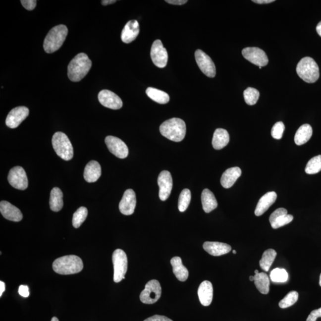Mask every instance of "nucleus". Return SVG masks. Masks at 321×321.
<instances>
[{"label":"nucleus","instance_id":"21","mask_svg":"<svg viewBox=\"0 0 321 321\" xmlns=\"http://www.w3.org/2000/svg\"><path fill=\"white\" fill-rule=\"evenodd\" d=\"M203 248L208 254L214 257L227 254L231 251V247L228 244L217 242H205Z\"/></svg>","mask_w":321,"mask_h":321},{"label":"nucleus","instance_id":"53","mask_svg":"<svg viewBox=\"0 0 321 321\" xmlns=\"http://www.w3.org/2000/svg\"><path fill=\"white\" fill-rule=\"evenodd\" d=\"M255 274H257V273H260V272H259L258 270H255Z\"/></svg>","mask_w":321,"mask_h":321},{"label":"nucleus","instance_id":"48","mask_svg":"<svg viewBox=\"0 0 321 321\" xmlns=\"http://www.w3.org/2000/svg\"><path fill=\"white\" fill-rule=\"evenodd\" d=\"M115 0H103V1H101V3L104 5H107L113 4V3H115Z\"/></svg>","mask_w":321,"mask_h":321},{"label":"nucleus","instance_id":"34","mask_svg":"<svg viewBox=\"0 0 321 321\" xmlns=\"http://www.w3.org/2000/svg\"><path fill=\"white\" fill-rule=\"evenodd\" d=\"M88 211L87 208L84 207H81L77 209L75 213H74L72 219V224L74 228H79L85 221L87 217Z\"/></svg>","mask_w":321,"mask_h":321},{"label":"nucleus","instance_id":"19","mask_svg":"<svg viewBox=\"0 0 321 321\" xmlns=\"http://www.w3.org/2000/svg\"><path fill=\"white\" fill-rule=\"evenodd\" d=\"M0 212L5 219L14 222H19L23 219L21 211L10 202L2 201L0 202Z\"/></svg>","mask_w":321,"mask_h":321},{"label":"nucleus","instance_id":"8","mask_svg":"<svg viewBox=\"0 0 321 321\" xmlns=\"http://www.w3.org/2000/svg\"><path fill=\"white\" fill-rule=\"evenodd\" d=\"M161 296V287L159 281L156 279L147 282L145 288L140 294V300L145 304H154L160 299Z\"/></svg>","mask_w":321,"mask_h":321},{"label":"nucleus","instance_id":"14","mask_svg":"<svg viewBox=\"0 0 321 321\" xmlns=\"http://www.w3.org/2000/svg\"><path fill=\"white\" fill-rule=\"evenodd\" d=\"M29 110L26 107H17L11 110L6 118L5 124L11 129H15L28 117Z\"/></svg>","mask_w":321,"mask_h":321},{"label":"nucleus","instance_id":"50","mask_svg":"<svg viewBox=\"0 0 321 321\" xmlns=\"http://www.w3.org/2000/svg\"><path fill=\"white\" fill-rule=\"evenodd\" d=\"M249 279H250V281H254V276H249Z\"/></svg>","mask_w":321,"mask_h":321},{"label":"nucleus","instance_id":"51","mask_svg":"<svg viewBox=\"0 0 321 321\" xmlns=\"http://www.w3.org/2000/svg\"><path fill=\"white\" fill-rule=\"evenodd\" d=\"M52 321H59L57 318L53 317L52 318Z\"/></svg>","mask_w":321,"mask_h":321},{"label":"nucleus","instance_id":"45","mask_svg":"<svg viewBox=\"0 0 321 321\" xmlns=\"http://www.w3.org/2000/svg\"><path fill=\"white\" fill-rule=\"evenodd\" d=\"M165 2L173 5H183L186 4L187 0H166Z\"/></svg>","mask_w":321,"mask_h":321},{"label":"nucleus","instance_id":"40","mask_svg":"<svg viewBox=\"0 0 321 321\" xmlns=\"http://www.w3.org/2000/svg\"><path fill=\"white\" fill-rule=\"evenodd\" d=\"M285 130V126L281 121L277 122L272 128L271 135L273 138L275 139H280L282 138V135Z\"/></svg>","mask_w":321,"mask_h":321},{"label":"nucleus","instance_id":"25","mask_svg":"<svg viewBox=\"0 0 321 321\" xmlns=\"http://www.w3.org/2000/svg\"><path fill=\"white\" fill-rule=\"evenodd\" d=\"M85 180L88 183H94L99 179L101 175V167L96 160H91L85 168Z\"/></svg>","mask_w":321,"mask_h":321},{"label":"nucleus","instance_id":"42","mask_svg":"<svg viewBox=\"0 0 321 321\" xmlns=\"http://www.w3.org/2000/svg\"><path fill=\"white\" fill-rule=\"evenodd\" d=\"M320 317H321V308L312 311L306 321H316Z\"/></svg>","mask_w":321,"mask_h":321},{"label":"nucleus","instance_id":"52","mask_svg":"<svg viewBox=\"0 0 321 321\" xmlns=\"http://www.w3.org/2000/svg\"><path fill=\"white\" fill-rule=\"evenodd\" d=\"M320 286L321 287V274L320 275Z\"/></svg>","mask_w":321,"mask_h":321},{"label":"nucleus","instance_id":"9","mask_svg":"<svg viewBox=\"0 0 321 321\" xmlns=\"http://www.w3.org/2000/svg\"><path fill=\"white\" fill-rule=\"evenodd\" d=\"M9 183L14 188L24 190L28 188V180L25 169L22 166H14L9 171Z\"/></svg>","mask_w":321,"mask_h":321},{"label":"nucleus","instance_id":"18","mask_svg":"<svg viewBox=\"0 0 321 321\" xmlns=\"http://www.w3.org/2000/svg\"><path fill=\"white\" fill-rule=\"evenodd\" d=\"M293 216L287 214V210L280 208L276 210L269 216V222L273 229H277L289 224L293 221Z\"/></svg>","mask_w":321,"mask_h":321},{"label":"nucleus","instance_id":"12","mask_svg":"<svg viewBox=\"0 0 321 321\" xmlns=\"http://www.w3.org/2000/svg\"><path fill=\"white\" fill-rule=\"evenodd\" d=\"M151 57L153 63L159 68H164L167 64L168 55L161 41L154 42L151 50Z\"/></svg>","mask_w":321,"mask_h":321},{"label":"nucleus","instance_id":"4","mask_svg":"<svg viewBox=\"0 0 321 321\" xmlns=\"http://www.w3.org/2000/svg\"><path fill=\"white\" fill-rule=\"evenodd\" d=\"M68 34V29L66 26L59 25L54 27L48 33L44 42L45 52L52 54L56 52L62 44Z\"/></svg>","mask_w":321,"mask_h":321},{"label":"nucleus","instance_id":"36","mask_svg":"<svg viewBox=\"0 0 321 321\" xmlns=\"http://www.w3.org/2000/svg\"><path fill=\"white\" fill-rule=\"evenodd\" d=\"M191 201V192L190 190L185 189L181 192L179 198H178V210L180 212H184L188 208Z\"/></svg>","mask_w":321,"mask_h":321},{"label":"nucleus","instance_id":"2","mask_svg":"<svg viewBox=\"0 0 321 321\" xmlns=\"http://www.w3.org/2000/svg\"><path fill=\"white\" fill-rule=\"evenodd\" d=\"M160 133L165 138L175 142L182 141L185 138L186 126L185 122L180 118L169 119L160 125Z\"/></svg>","mask_w":321,"mask_h":321},{"label":"nucleus","instance_id":"15","mask_svg":"<svg viewBox=\"0 0 321 321\" xmlns=\"http://www.w3.org/2000/svg\"><path fill=\"white\" fill-rule=\"evenodd\" d=\"M98 100L107 108L112 109H120L123 107L121 98L114 92L104 89L98 94Z\"/></svg>","mask_w":321,"mask_h":321},{"label":"nucleus","instance_id":"24","mask_svg":"<svg viewBox=\"0 0 321 321\" xmlns=\"http://www.w3.org/2000/svg\"><path fill=\"white\" fill-rule=\"evenodd\" d=\"M241 175H242V170L237 166L226 169L221 178L222 186L225 189L230 188L234 185L238 178L241 176Z\"/></svg>","mask_w":321,"mask_h":321},{"label":"nucleus","instance_id":"10","mask_svg":"<svg viewBox=\"0 0 321 321\" xmlns=\"http://www.w3.org/2000/svg\"><path fill=\"white\" fill-rule=\"evenodd\" d=\"M196 62L202 73L209 77H214L216 74L215 65L212 59L203 51L196 50L195 53Z\"/></svg>","mask_w":321,"mask_h":321},{"label":"nucleus","instance_id":"46","mask_svg":"<svg viewBox=\"0 0 321 321\" xmlns=\"http://www.w3.org/2000/svg\"><path fill=\"white\" fill-rule=\"evenodd\" d=\"M253 2L257 3V4H269V3L274 2V0H256V1H252Z\"/></svg>","mask_w":321,"mask_h":321},{"label":"nucleus","instance_id":"47","mask_svg":"<svg viewBox=\"0 0 321 321\" xmlns=\"http://www.w3.org/2000/svg\"><path fill=\"white\" fill-rule=\"evenodd\" d=\"M5 289V287L4 282L2 281H0V297L2 296V293H4Z\"/></svg>","mask_w":321,"mask_h":321},{"label":"nucleus","instance_id":"33","mask_svg":"<svg viewBox=\"0 0 321 321\" xmlns=\"http://www.w3.org/2000/svg\"><path fill=\"white\" fill-rule=\"evenodd\" d=\"M276 256L275 250L269 249L264 252L260 262V267L265 271H268Z\"/></svg>","mask_w":321,"mask_h":321},{"label":"nucleus","instance_id":"16","mask_svg":"<svg viewBox=\"0 0 321 321\" xmlns=\"http://www.w3.org/2000/svg\"><path fill=\"white\" fill-rule=\"evenodd\" d=\"M158 184L160 187L159 197L162 201H166L171 194L172 188V178L170 172L162 171L158 178Z\"/></svg>","mask_w":321,"mask_h":321},{"label":"nucleus","instance_id":"23","mask_svg":"<svg viewBox=\"0 0 321 321\" xmlns=\"http://www.w3.org/2000/svg\"><path fill=\"white\" fill-rule=\"evenodd\" d=\"M276 193L275 192H269L262 196L259 201L255 211V215L258 216L263 215L276 201Z\"/></svg>","mask_w":321,"mask_h":321},{"label":"nucleus","instance_id":"38","mask_svg":"<svg viewBox=\"0 0 321 321\" xmlns=\"http://www.w3.org/2000/svg\"><path fill=\"white\" fill-rule=\"evenodd\" d=\"M299 298V294L295 291H291L279 303V306L282 309L287 308L296 303Z\"/></svg>","mask_w":321,"mask_h":321},{"label":"nucleus","instance_id":"49","mask_svg":"<svg viewBox=\"0 0 321 321\" xmlns=\"http://www.w3.org/2000/svg\"><path fill=\"white\" fill-rule=\"evenodd\" d=\"M316 30L318 35H319L321 37V21L318 24Z\"/></svg>","mask_w":321,"mask_h":321},{"label":"nucleus","instance_id":"30","mask_svg":"<svg viewBox=\"0 0 321 321\" xmlns=\"http://www.w3.org/2000/svg\"><path fill=\"white\" fill-rule=\"evenodd\" d=\"M63 194L58 187H54L51 192L50 206L51 210L54 212H58L63 207Z\"/></svg>","mask_w":321,"mask_h":321},{"label":"nucleus","instance_id":"22","mask_svg":"<svg viewBox=\"0 0 321 321\" xmlns=\"http://www.w3.org/2000/svg\"><path fill=\"white\" fill-rule=\"evenodd\" d=\"M198 297L201 304L205 306H210L213 299V287L209 281H204L199 285L198 291Z\"/></svg>","mask_w":321,"mask_h":321},{"label":"nucleus","instance_id":"17","mask_svg":"<svg viewBox=\"0 0 321 321\" xmlns=\"http://www.w3.org/2000/svg\"><path fill=\"white\" fill-rule=\"evenodd\" d=\"M136 205V197L132 189L125 191L123 198L119 204L120 213L125 215H130L134 213Z\"/></svg>","mask_w":321,"mask_h":321},{"label":"nucleus","instance_id":"37","mask_svg":"<svg viewBox=\"0 0 321 321\" xmlns=\"http://www.w3.org/2000/svg\"><path fill=\"white\" fill-rule=\"evenodd\" d=\"M243 95L246 103L249 106H254L260 97V92L255 88H248L244 91Z\"/></svg>","mask_w":321,"mask_h":321},{"label":"nucleus","instance_id":"13","mask_svg":"<svg viewBox=\"0 0 321 321\" xmlns=\"http://www.w3.org/2000/svg\"><path fill=\"white\" fill-rule=\"evenodd\" d=\"M105 142L110 153L114 155L118 159H124L129 154V149L125 143L117 137L108 136L106 137Z\"/></svg>","mask_w":321,"mask_h":321},{"label":"nucleus","instance_id":"20","mask_svg":"<svg viewBox=\"0 0 321 321\" xmlns=\"http://www.w3.org/2000/svg\"><path fill=\"white\" fill-rule=\"evenodd\" d=\"M139 31V24L138 21L135 20L129 21L121 32V38L122 41L126 44L132 43L138 37Z\"/></svg>","mask_w":321,"mask_h":321},{"label":"nucleus","instance_id":"27","mask_svg":"<svg viewBox=\"0 0 321 321\" xmlns=\"http://www.w3.org/2000/svg\"><path fill=\"white\" fill-rule=\"evenodd\" d=\"M230 141V136L227 130L217 129L214 133L212 144L216 150H220L227 146Z\"/></svg>","mask_w":321,"mask_h":321},{"label":"nucleus","instance_id":"5","mask_svg":"<svg viewBox=\"0 0 321 321\" xmlns=\"http://www.w3.org/2000/svg\"><path fill=\"white\" fill-rule=\"evenodd\" d=\"M296 72L305 82L312 83L317 82L320 77L319 67L314 59L306 56L297 65Z\"/></svg>","mask_w":321,"mask_h":321},{"label":"nucleus","instance_id":"1","mask_svg":"<svg viewBox=\"0 0 321 321\" xmlns=\"http://www.w3.org/2000/svg\"><path fill=\"white\" fill-rule=\"evenodd\" d=\"M92 61L85 53H80L68 65V77L71 81L79 82L90 70Z\"/></svg>","mask_w":321,"mask_h":321},{"label":"nucleus","instance_id":"31","mask_svg":"<svg viewBox=\"0 0 321 321\" xmlns=\"http://www.w3.org/2000/svg\"><path fill=\"white\" fill-rule=\"evenodd\" d=\"M256 287L262 294H267L269 291L270 281L268 276L264 272H260L254 275Z\"/></svg>","mask_w":321,"mask_h":321},{"label":"nucleus","instance_id":"54","mask_svg":"<svg viewBox=\"0 0 321 321\" xmlns=\"http://www.w3.org/2000/svg\"><path fill=\"white\" fill-rule=\"evenodd\" d=\"M233 253L234 254H236V251H235V250H234V251H233Z\"/></svg>","mask_w":321,"mask_h":321},{"label":"nucleus","instance_id":"55","mask_svg":"<svg viewBox=\"0 0 321 321\" xmlns=\"http://www.w3.org/2000/svg\"><path fill=\"white\" fill-rule=\"evenodd\" d=\"M260 67V69H261V68H262V67Z\"/></svg>","mask_w":321,"mask_h":321},{"label":"nucleus","instance_id":"43","mask_svg":"<svg viewBox=\"0 0 321 321\" xmlns=\"http://www.w3.org/2000/svg\"><path fill=\"white\" fill-rule=\"evenodd\" d=\"M144 321H172L169 318L161 315H156L154 316L150 317L146 319Z\"/></svg>","mask_w":321,"mask_h":321},{"label":"nucleus","instance_id":"7","mask_svg":"<svg viewBox=\"0 0 321 321\" xmlns=\"http://www.w3.org/2000/svg\"><path fill=\"white\" fill-rule=\"evenodd\" d=\"M112 263L114 266V281L120 282L125 278L127 270V257L123 250L116 249L112 254Z\"/></svg>","mask_w":321,"mask_h":321},{"label":"nucleus","instance_id":"6","mask_svg":"<svg viewBox=\"0 0 321 321\" xmlns=\"http://www.w3.org/2000/svg\"><path fill=\"white\" fill-rule=\"evenodd\" d=\"M52 144L57 156L65 160H69L73 157V148L69 139L65 133L58 132L53 135Z\"/></svg>","mask_w":321,"mask_h":321},{"label":"nucleus","instance_id":"39","mask_svg":"<svg viewBox=\"0 0 321 321\" xmlns=\"http://www.w3.org/2000/svg\"><path fill=\"white\" fill-rule=\"evenodd\" d=\"M270 278L272 282H285L288 280V273L284 269L275 268L270 273Z\"/></svg>","mask_w":321,"mask_h":321},{"label":"nucleus","instance_id":"28","mask_svg":"<svg viewBox=\"0 0 321 321\" xmlns=\"http://www.w3.org/2000/svg\"><path fill=\"white\" fill-rule=\"evenodd\" d=\"M171 264L172 271L176 278L180 281H185L189 276V270L184 267L180 257H174L171 259Z\"/></svg>","mask_w":321,"mask_h":321},{"label":"nucleus","instance_id":"29","mask_svg":"<svg viewBox=\"0 0 321 321\" xmlns=\"http://www.w3.org/2000/svg\"><path fill=\"white\" fill-rule=\"evenodd\" d=\"M312 128L311 125L305 124L302 125L297 130L294 136V142L297 145H302L309 141L312 136Z\"/></svg>","mask_w":321,"mask_h":321},{"label":"nucleus","instance_id":"41","mask_svg":"<svg viewBox=\"0 0 321 321\" xmlns=\"http://www.w3.org/2000/svg\"><path fill=\"white\" fill-rule=\"evenodd\" d=\"M20 2L24 8L29 11L34 10L37 5V1L35 0H22Z\"/></svg>","mask_w":321,"mask_h":321},{"label":"nucleus","instance_id":"26","mask_svg":"<svg viewBox=\"0 0 321 321\" xmlns=\"http://www.w3.org/2000/svg\"><path fill=\"white\" fill-rule=\"evenodd\" d=\"M201 201L202 207L206 213H211L218 207V202L215 196L209 189H205L203 190L201 195Z\"/></svg>","mask_w":321,"mask_h":321},{"label":"nucleus","instance_id":"32","mask_svg":"<svg viewBox=\"0 0 321 321\" xmlns=\"http://www.w3.org/2000/svg\"><path fill=\"white\" fill-rule=\"evenodd\" d=\"M146 94L152 100L159 104H165L169 101V96L166 92L156 88L152 87L147 88Z\"/></svg>","mask_w":321,"mask_h":321},{"label":"nucleus","instance_id":"35","mask_svg":"<svg viewBox=\"0 0 321 321\" xmlns=\"http://www.w3.org/2000/svg\"><path fill=\"white\" fill-rule=\"evenodd\" d=\"M321 171V155L312 158L306 166L305 172L308 174H315Z\"/></svg>","mask_w":321,"mask_h":321},{"label":"nucleus","instance_id":"3","mask_svg":"<svg viewBox=\"0 0 321 321\" xmlns=\"http://www.w3.org/2000/svg\"><path fill=\"white\" fill-rule=\"evenodd\" d=\"M53 268L59 274H74L81 271L83 264L81 258L77 256L67 255L56 259L54 261Z\"/></svg>","mask_w":321,"mask_h":321},{"label":"nucleus","instance_id":"11","mask_svg":"<svg viewBox=\"0 0 321 321\" xmlns=\"http://www.w3.org/2000/svg\"><path fill=\"white\" fill-rule=\"evenodd\" d=\"M242 53L247 60L259 67L266 66L268 63V58L266 53L258 47L245 48Z\"/></svg>","mask_w":321,"mask_h":321},{"label":"nucleus","instance_id":"44","mask_svg":"<svg viewBox=\"0 0 321 321\" xmlns=\"http://www.w3.org/2000/svg\"><path fill=\"white\" fill-rule=\"evenodd\" d=\"M20 295L23 297H28L29 296V290L28 286L27 285H21L18 290Z\"/></svg>","mask_w":321,"mask_h":321}]
</instances>
